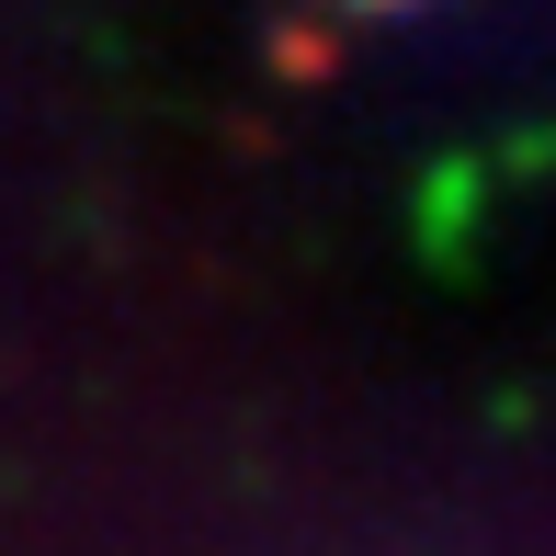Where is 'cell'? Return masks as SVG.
Masks as SVG:
<instances>
[{
	"mask_svg": "<svg viewBox=\"0 0 556 556\" xmlns=\"http://www.w3.org/2000/svg\"><path fill=\"white\" fill-rule=\"evenodd\" d=\"M375 12H387V0H375Z\"/></svg>",
	"mask_w": 556,
	"mask_h": 556,
	"instance_id": "1",
	"label": "cell"
}]
</instances>
